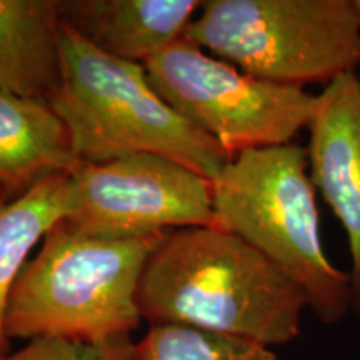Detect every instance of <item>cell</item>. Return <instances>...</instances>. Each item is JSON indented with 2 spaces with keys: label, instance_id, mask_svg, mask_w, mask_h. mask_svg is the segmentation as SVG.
<instances>
[{
  "label": "cell",
  "instance_id": "obj_1",
  "mask_svg": "<svg viewBox=\"0 0 360 360\" xmlns=\"http://www.w3.org/2000/svg\"><path fill=\"white\" fill-rule=\"evenodd\" d=\"M137 304L148 326H191L272 349L299 337L309 297L240 237L191 227L167 232L152 252Z\"/></svg>",
  "mask_w": 360,
  "mask_h": 360
},
{
  "label": "cell",
  "instance_id": "obj_2",
  "mask_svg": "<svg viewBox=\"0 0 360 360\" xmlns=\"http://www.w3.org/2000/svg\"><path fill=\"white\" fill-rule=\"evenodd\" d=\"M164 236L102 240L62 220L13 285L7 337L103 344L132 335L143 322L137 304L142 272Z\"/></svg>",
  "mask_w": 360,
  "mask_h": 360
},
{
  "label": "cell",
  "instance_id": "obj_3",
  "mask_svg": "<svg viewBox=\"0 0 360 360\" xmlns=\"http://www.w3.org/2000/svg\"><path fill=\"white\" fill-rule=\"evenodd\" d=\"M60 56V87L49 103L64 120L82 162L157 154L210 182L231 162L215 139L157 92L143 65L107 56L62 20Z\"/></svg>",
  "mask_w": 360,
  "mask_h": 360
},
{
  "label": "cell",
  "instance_id": "obj_4",
  "mask_svg": "<svg viewBox=\"0 0 360 360\" xmlns=\"http://www.w3.org/2000/svg\"><path fill=\"white\" fill-rule=\"evenodd\" d=\"M212 205L214 227L289 274L322 322H340L352 309L349 274L323 252L307 148L290 142L238 152L212 180Z\"/></svg>",
  "mask_w": 360,
  "mask_h": 360
},
{
  "label": "cell",
  "instance_id": "obj_5",
  "mask_svg": "<svg viewBox=\"0 0 360 360\" xmlns=\"http://www.w3.org/2000/svg\"><path fill=\"white\" fill-rule=\"evenodd\" d=\"M186 39L245 74L302 89L360 65L354 0H209Z\"/></svg>",
  "mask_w": 360,
  "mask_h": 360
},
{
  "label": "cell",
  "instance_id": "obj_6",
  "mask_svg": "<svg viewBox=\"0 0 360 360\" xmlns=\"http://www.w3.org/2000/svg\"><path fill=\"white\" fill-rule=\"evenodd\" d=\"M143 67L157 92L232 157L290 143L317 107L314 94L252 77L186 37Z\"/></svg>",
  "mask_w": 360,
  "mask_h": 360
},
{
  "label": "cell",
  "instance_id": "obj_7",
  "mask_svg": "<svg viewBox=\"0 0 360 360\" xmlns=\"http://www.w3.org/2000/svg\"><path fill=\"white\" fill-rule=\"evenodd\" d=\"M70 177L74 207L65 222L89 237L132 240L214 227L212 182L167 157L82 162Z\"/></svg>",
  "mask_w": 360,
  "mask_h": 360
},
{
  "label": "cell",
  "instance_id": "obj_8",
  "mask_svg": "<svg viewBox=\"0 0 360 360\" xmlns=\"http://www.w3.org/2000/svg\"><path fill=\"white\" fill-rule=\"evenodd\" d=\"M307 129L310 179L347 233L350 307L360 317V79L355 72L326 85Z\"/></svg>",
  "mask_w": 360,
  "mask_h": 360
},
{
  "label": "cell",
  "instance_id": "obj_9",
  "mask_svg": "<svg viewBox=\"0 0 360 360\" xmlns=\"http://www.w3.org/2000/svg\"><path fill=\"white\" fill-rule=\"evenodd\" d=\"M199 0H60V20L107 56L143 65L186 37Z\"/></svg>",
  "mask_w": 360,
  "mask_h": 360
},
{
  "label": "cell",
  "instance_id": "obj_10",
  "mask_svg": "<svg viewBox=\"0 0 360 360\" xmlns=\"http://www.w3.org/2000/svg\"><path fill=\"white\" fill-rule=\"evenodd\" d=\"M75 155L64 120L47 101L0 89V195L12 200L40 180L72 174Z\"/></svg>",
  "mask_w": 360,
  "mask_h": 360
},
{
  "label": "cell",
  "instance_id": "obj_11",
  "mask_svg": "<svg viewBox=\"0 0 360 360\" xmlns=\"http://www.w3.org/2000/svg\"><path fill=\"white\" fill-rule=\"evenodd\" d=\"M60 80V0H0V89L49 102Z\"/></svg>",
  "mask_w": 360,
  "mask_h": 360
},
{
  "label": "cell",
  "instance_id": "obj_12",
  "mask_svg": "<svg viewBox=\"0 0 360 360\" xmlns=\"http://www.w3.org/2000/svg\"><path fill=\"white\" fill-rule=\"evenodd\" d=\"M74 207L70 174L49 175L12 200H0V360L12 352L6 314L12 289L30 252Z\"/></svg>",
  "mask_w": 360,
  "mask_h": 360
},
{
  "label": "cell",
  "instance_id": "obj_13",
  "mask_svg": "<svg viewBox=\"0 0 360 360\" xmlns=\"http://www.w3.org/2000/svg\"><path fill=\"white\" fill-rule=\"evenodd\" d=\"M132 360H278L276 352L257 342L191 326H148L134 340Z\"/></svg>",
  "mask_w": 360,
  "mask_h": 360
},
{
  "label": "cell",
  "instance_id": "obj_14",
  "mask_svg": "<svg viewBox=\"0 0 360 360\" xmlns=\"http://www.w3.org/2000/svg\"><path fill=\"white\" fill-rule=\"evenodd\" d=\"M132 335L117 337L103 344H85L60 339L25 342L2 360H132Z\"/></svg>",
  "mask_w": 360,
  "mask_h": 360
},
{
  "label": "cell",
  "instance_id": "obj_15",
  "mask_svg": "<svg viewBox=\"0 0 360 360\" xmlns=\"http://www.w3.org/2000/svg\"><path fill=\"white\" fill-rule=\"evenodd\" d=\"M354 4H355V8H357L359 17H360V0H354Z\"/></svg>",
  "mask_w": 360,
  "mask_h": 360
},
{
  "label": "cell",
  "instance_id": "obj_16",
  "mask_svg": "<svg viewBox=\"0 0 360 360\" xmlns=\"http://www.w3.org/2000/svg\"><path fill=\"white\" fill-rule=\"evenodd\" d=\"M0 200H2V195H0Z\"/></svg>",
  "mask_w": 360,
  "mask_h": 360
}]
</instances>
